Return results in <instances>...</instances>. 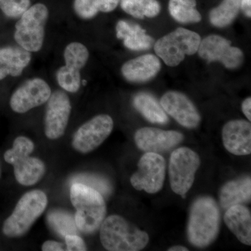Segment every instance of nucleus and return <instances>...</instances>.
<instances>
[{
    "label": "nucleus",
    "instance_id": "obj_1",
    "mask_svg": "<svg viewBox=\"0 0 251 251\" xmlns=\"http://www.w3.org/2000/svg\"><path fill=\"white\" fill-rule=\"evenodd\" d=\"M221 213L214 198H198L190 210L187 226L188 241L194 247L204 248L215 241L219 233Z\"/></svg>",
    "mask_w": 251,
    "mask_h": 251
},
{
    "label": "nucleus",
    "instance_id": "obj_2",
    "mask_svg": "<svg viewBox=\"0 0 251 251\" xmlns=\"http://www.w3.org/2000/svg\"><path fill=\"white\" fill-rule=\"evenodd\" d=\"M70 198L76 209L74 219L77 229L85 234H92L98 230L106 215L103 196L87 185L73 183Z\"/></svg>",
    "mask_w": 251,
    "mask_h": 251
},
{
    "label": "nucleus",
    "instance_id": "obj_3",
    "mask_svg": "<svg viewBox=\"0 0 251 251\" xmlns=\"http://www.w3.org/2000/svg\"><path fill=\"white\" fill-rule=\"evenodd\" d=\"M102 245L110 251H139L150 242L148 234L119 215L109 216L100 227Z\"/></svg>",
    "mask_w": 251,
    "mask_h": 251
},
{
    "label": "nucleus",
    "instance_id": "obj_4",
    "mask_svg": "<svg viewBox=\"0 0 251 251\" xmlns=\"http://www.w3.org/2000/svg\"><path fill=\"white\" fill-rule=\"evenodd\" d=\"M47 205L48 198L44 191L33 190L25 193L12 214L5 220L3 234L9 238L22 237L42 215Z\"/></svg>",
    "mask_w": 251,
    "mask_h": 251
},
{
    "label": "nucleus",
    "instance_id": "obj_5",
    "mask_svg": "<svg viewBox=\"0 0 251 251\" xmlns=\"http://www.w3.org/2000/svg\"><path fill=\"white\" fill-rule=\"evenodd\" d=\"M201 41V36L197 33L178 28L157 41L154 50L167 65L176 67L184 60L185 56L198 52Z\"/></svg>",
    "mask_w": 251,
    "mask_h": 251
},
{
    "label": "nucleus",
    "instance_id": "obj_6",
    "mask_svg": "<svg viewBox=\"0 0 251 251\" xmlns=\"http://www.w3.org/2000/svg\"><path fill=\"white\" fill-rule=\"evenodd\" d=\"M49 17L45 5L36 4L28 8L16 25L14 38L23 49L37 52L44 40V29Z\"/></svg>",
    "mask_w": 251,
    "mask_h": 251
},
{
    "label": "nucleus",
    "instance_id": "obj_7",
    "mask_svg": "<svg viewBox=\"0 0 251 251\" xmlns=\"http://www.w3.org/2000/svg\"><path fill=\"white\" fill-rule=\"evenodd\" d=\"M200 165L199 156L190 148L183 147L173 151L170 157L168 174L173 192L185 198L192 187Z\"/></svg>",
    "mask_w": 251,
    "mask_h": 251
},
{
    "label": "nucleus",
    "instance_id": "obj_8",
    "mask_svg": "<svg viewBox=\"0 0 251 251\" xmlns=\"http://www.w3.org/2000/svg\"><path fill=\"white\" fill-rule=\"evenodd\" d=\"M166 171V160L161 155L146 152L138 161V171L130 176V184L138 191L154 194L163 187Z\"/></svg>",
    "mask_w": 251,
    "mask_h": 251
},
{
    "label": "nucleus",
    "instance_id": "obj_9",
    "mask_svg": "<svg viewBox=\"0 0 251 251\" xmlns=\"http://www.w3.org/2000/svg\"><path fill=\"white\" fill-rule=\"evenodd\" d=\"M114 122L108 115H99L81 126L73 137L72 146L81 153L98 148L111 134Z\"/></svg>",
    "mask_w": 251,
    "mask_h": 251
},
{
    "label": "nucleus",
    "instance_id": "obj_10",
    "mask_svg": "<svg viewBox=\"0 0 251 251\" xmlns=\"http://www.w3.org/2000/svg\"><path fill=\"white\" fill-rule=\"evenodd\" d=\"M64 56L66 65L57 72V82L64 90L75 93L80 89V72L88 59V50L80 43H72L66 48Z\"/></svg>",
    "mask_w": 251,
    "mask_h": 251
},
{
    "label": "nucleus",
    "instance_id": "obj_11",
    "mask_svg": "<svg viewBox=\"0 0 251 251\" xmlns=\"http://www.w3.org/2000/svg\"><path fill=\"white\" fill-rule=\"evenodd\" d=\"M72 105L67 94L61 91L54 92L48 100L44 132L50 140H57L65 133Z\"/></svg>",
    "mask_w": 251,
    "mask_h": 251
},
{
    "label": "nucleus",
    "instance_id": "obj_12",
    "mask_svg": "<svg viewBox=\"0 0 251 251\" xmlns=\"http://www.w3.org/2000/svg\"><path fill=\"white\" fill-rule=\"evenodd\" d=\"M198 53L209 62L220 61L228 69H235L242 64L244 54L238 48L232 47L231 42L222 36L211 35L201 41Z\"/></svg>",
    "mask_w": 251,
    "mask_h": 251
},
{
    "label": "nucleus",
    "instance_id": "obj_13",
    "mask_svg": "<svg viewBox=\"0 0 251 251\" xmlns=\"http://www.w3.org/2000/svg\"><path fill=\"white\" fill-rule=\"evenodd\" d=\"M51 95L49 85L41 78L26 81L11 96L10 106L17 113H25L48 101Z\"/></svg>",
    "mask_w": 251,
    "mask_h": 251
},
{
    "label": "nucleus",
    "instance_id": "obj_14",
    "mask_svg": "<svg viewBox=\"0 0 251 251\" xmlns=\"http://www.w3.org/2000/svg\"><path fill=\"white\" fill-rule=\"evenodd\" d=\"M135 145L145 152L160 153L168 151L184 140L182 133L152 127H144L135 132Z\"/></svg>",
    "mask_w": 251,
    "mask_h": 251
},
{
    "label": "nucleus",
    "instance_id": "obj_15",
    "mask_svg": "<svg viewBox=\"0 0 251 251\" xmlns=\"http://www.w3.org/2000/svg\"><path fill=\"white\" fill-rule=\"evenodd\" d=\"M161 105L166 113L186 128H196L201 122V115L194 104L180 92H167L162 97Z\"/></svg>",
    "mask_w": 251,
    "mask_h": 251
},
{
    "label": "nucleus",
    "instance_id": "obj_16",
    "mask_svg": "<svg viewBox=\"0 0 251 251\" xmlns=\"http://www.w3.org/2000/svg\"><path fill=\"white\" fill-rule=\"evenodd\" d=\"M223 143L229 153L247 156L251 153V125L245 120H232L222 130Z\"/></svg>",
    "mask_w": 251,
    "mask_h": 251
},
{
    "label": "nucleus",
    "instance_id": "obj_17",
    "mask_svg": "<svg viewBox=\"0 0 251 251\" xmlns=\"http://www.w3.org/2000/svg\"><path fill=\"white\" fill-rule=\"evenodd\" d=\"M161 69V62L153 54H145L126 62L122 73L130 82H145L152 78Z\"/></svg>",
    "mask_w": 251,
    "mask_h": 251
},
{
    "label": "nucleus",
    "instance_id": "obj_18",
    "mask_svg": "<svg viewBox=\"0 0 251 251\" xmlns=\"http://www.w3.org/2000/svg\"><path fill=\"white\" fill-rule=\"evenodd\" d=\"M225 224L239 242L251 245V211L243 204H234L226 209Z\"/></svg>",
    "mask_w": 251,
    "mask_h": 251
},
{
    "label": "nucleus",
    "instance_id": "obj_19",
    "mask_svg": "<svg viewBox=\"0 0 251 251\" xmlns=\"http://www.w3.org/2000/svg\"><path fill=\"white\" fill-rule=\"evenodd\" d=\"M31 60L29 51L18 48L0 49V80L8 75L19 76Z\"/></svg>",
    "mask_w": 251,
    "mask_h": 251
},
{
    "label": "nucleus",
    "instance_id": "obj_20",
    "mask_svg": "<svg viewBox=\"0 0 251 251\" xmlns=\"http://www.w3.org/2000/svg\"><path fill=\"white\" fill-rule=\"evenodd\" d=\"M251 199L250 176L229 181L220 190V204L224 209H228L234 204L250 202Z\"/></svg>",
    "mask_w": 251,
    "mask_h": 251
},
{
    "label": "nucleus",
    "instance_id": "obj_21",
    "mask_svg": "<svg viewBox=\"0 0 251 251\" xmlns=\"http://www.w3.org/2000/svg\"><path fill=\"white\" fill-rule=\"evenodd\" d=\"M12 166L16 181L25 186L37 184L46 172L45 163L39 158L30 156L18 160Z\"/></svg>",
    "mask_w": 251,
    "mask_h": 251
},
{
    "label": "nucleus",
    "instance_id": "obj_22",
    "mask_svg": "<svg viewBox=\"0 0 251 251\" xmlns=\"http://www.w3.org/2000/svg\"><path fill=\"white\" fill-rule=\"evenodd\" d=\"M116 31L117 38L122 39L126 47L132 50H143L152 46V38L138 25L120 21L117 23Z\"/></svg>",
    "mask_w": 251,
    "mask_h": 251
},
{
    "label": "nucleus",
    "instance_id": "obj_23",
    "mask_svg": "<svg viewBox=\"0 0 251 251\" xmlns=\"http://www.w3.org/2000/svg\"><path fill=\"white\" fill-rule=\"evenodd\" d=\"M133 105L135 109L151 123L166 125L169 121L166 112L150 94H137L133 99Z\"/></svg>",
    "mask_w": 251,
    "mask_h": 251
},
{
    "label": "nucleus",
    "instance_id": "obj_24",
    "mask_svg": "<svg viewBox=\"0 0 251 251\" xmlns=\"http://www.w3.org/2000/svg\"><path fill=\"white\" fill-rule=\"evenodd\" d=\"M119 2L120 0H75L74 8L79 17L90 19L99 12L113 11Z\"/></svg>",
    "mask_w": 251,
    "mask_h": 251
},
{
    "label": "nucleus",
    "instance_id": "obj_25",
    "mask_svg": "<svg viewBox=\"0 0 251 251\" xmlns=\"http://www.w3.org/2000/svg\"><path fill=\"white\" fill-rule=\"evenodd\" d=\"M196 0H170V14L179 23H199L202 16L196 9Z\"/></svg>",
    "mask_w": 251,
    "mask_h": 251
},
{
    "label": "nucleus",
    "instance_id": "obj_26",
    "mask_svg": "<svg viewBox=\"0 0 251 251\" xmlns=\"http://www.w3.org/2000/svg\"><path fill=\"white\" fill-rule=\"evenodd\" d=\"M240 9L241 0H223L219 6L211 10L210 22L216 27H226L237 17Z\"/></svg>",
    "mask_w": 251,
    "mask_h": 251
},
{
    "label": "nucleus",
    "instance_id": "obj_27",
    "mask_svg": "<svg viewBox=\"0 0 251 251\" xmlns=\"http://www.w3.org/2000/svg\"><path fill=\"white\" fill-rule=\"evenodd\" d=\"M121 7L127 14L140 19L155 17L161 10L156 0H121Z\"/></svg>",
    "mask_w": 251,
    "mask_h": 251
},
{
    "label": "nucleus",
    "instance_id": "obj_28",
    "mask_svg": "<svg viewBox=\"0 0 251 251\" xmlns=\"http://www.w3.org/2000/svg\"><path fill=\"white\" fill-rule=\"evenodd\" d=\"M50 226L62 237L67 234H77V227L74 216L64 211L54 210L48 214Z\"/></svg>",
    "mask_w": 251,
    "mask_h": 251
},
{
    "label": "nucleus",
    "instance_id": "obj_29",
    "mask_svg": "<svg viewBox=\"0 0 251 251\" xmlns=\"http://www.w3.org/2000/svg\"><path fill=\"white\" fill-rule=\"evenodd\" d=\"M34 144L25 136H19L15 139L13 148L9 149L4 154L6 163L13 165L15 162L21 158L30 156L34 151Z\"/></svg>",
    "mask_w": 251,
    "mask_h": 251
},
{
    "label": "nucleus",
    "instance_id": "obj_30",
    "mask_svg": "<svg viewBox=\"0 0 251 251\" xmlns=\"http://www.w3.org/2000/svg\"><path fill=\"white\" fill-rule=\"evenodd\" d=\"M73 183H81L99 191L102 196H108L112 193V187L109 181L103 176L90 174H80L74 176Z\"/></svg>",
    "mask_w": 251,
    "mask_h": 251
},
{
    "label": "nucleus",
    "instance_id": "obj_31",
    "mask_svg": "<svg viewBox=\"0 0 251 251\" xmlns=\"http://www.w3.org/2000/svg\"><path fill=\"white\" fill-rule=\"evenodd\" d=\"M30 0H0V9L9 18H18L29 8Z\"/></svg>",
    "mask_w": 251,
    "mask_h": 251
},
{
    "label": "nucleus",
    "instance_id": "obj_32",
    "mask_svg": "<svg viewBox=\"0 0 251 251\" xmlns=\"http://www.w3.org/2000/svg\"><path fill=\"white\" fill-rule=\"evenodd\" d=\"M66 249L68 251H85L87 250L83 239L76 234H67L64 237Z\"/></svg>",
    "mask_w": 251,
    "mask_h": 251
},
{
    "label": "nucleus",
    "instance_id": "obj_33",
    "mask_svg": "<svg viewBox=\"0 0 251 251\" xmlns=\"http://www.w3.org/2000/svg\"><path fill=\"white\" fill-rule=\"evenodd\" d=\"M41 250L43 251H67L62 243L56 241L49 240L44 243Z\"/></svg>",
    "mask_w": 251,
    "mask_h": 251
},
{
    "label": "nucleus",
    "instance_id": "obj_34",
    "mask_svg": "<svg viewBox=\"0 0 251 251\" xmlns=\"http://www.w3.org/2000/svg\"><path fill=\"white\" fill-rule=\"evenodd\" d=\"M242 111L249 121L251 120V98L249 97L244 100L242 105Z\"/></svg>",
    "mask_w": 251,
    "mask_h": 251
},
{
    "label": "nucleus",
    "instance_id": "obj_35",
    "mask_svg": "<svg viewBox=\"0 0 251 251\" xmlns=\"http://www.w3.org/2000/svg\"><path fill=\"white\" fill-rule=\"evenodd\" d=\"M241 8L248 17L251 16V0H241Z\"/></svg>",
    "mask_w": 251,
    "mask_h": 251
},
{
    "label": "nucleus",
    "instance_id": "obj_36",
    "mask_svg": "<svg viewBox=\"0 0 251 251\" xmlns=\"http://www.w3.org/2000/svg\"><path fill=\"white\" fill-rule=\"evenodd\" d=\"M168 251H189L187 248L182 247V246H175L168 249Z\"/></svg>",
    "mask_w": 251,
    "mask_h": 251
},
{
    "label": "nucleus",
    "instance_id": "obj_37",
    "mask_svg": "<svg viewBox=\"0 0 251 251\" xmlns=\"http://www.w3.org/2000/svg\"><path fill=\"white\" fill-rule=\"evenodd\" d=\"M0 177H1V167H0Z\"/></svg>",
    "mask_w": 251,
    "mask_h": 251
}]
</instances>
